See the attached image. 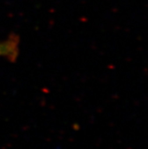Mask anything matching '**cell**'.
<instances>
[{"label": "cell", "instance_id": "6da1fadb", "mask_svg": "<svg viewBox=\"0 0 148 149\" xmlns=\"http://www.w3.org/2000/svg\"><path fill=\"white\" fill-rule=\"evenodd\" d=\"M19 41L20 39L16 36H11L0 41V57L15 60L19 54Z\"/></svg>", "mask_w": 148, "mask_h": 149}]
</instances>
